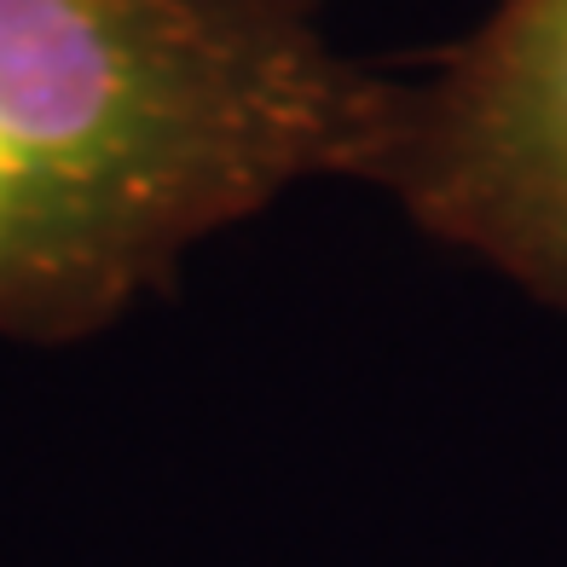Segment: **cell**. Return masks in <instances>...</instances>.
I'll list each match as a JSON object with an SVG mask.
<instances>
[{
    "label": "cell",
    "instance_id": "1",
    "mask_svg": "<svg viewBox=\"0 0 567 567\" xmlns=\"http://www.w3.org/2000/svg\"><path fill=\"white\" fill-rule=\"evenodd\" d=\"M394 75L319 0H0V337L64 348L307 179H371Z\"/></svg>",
    "mask_w": 567,
    "mask_h": 567
},
{
    "label": "cell",
    "instance_id": "2",
    "mask_svg": "<svg viewBox=\"0 0 567 567\" xmlns=\"http://www.w3.org/2000/svg\"><path fill=\"white\" fill-rule=\"evenodd\" d=\"M371 186L567 313V0H493L429 75L400 82Z\"/></svg>",
    "mask_w": 567,
    "mask_h": 567
}]
</instances>
